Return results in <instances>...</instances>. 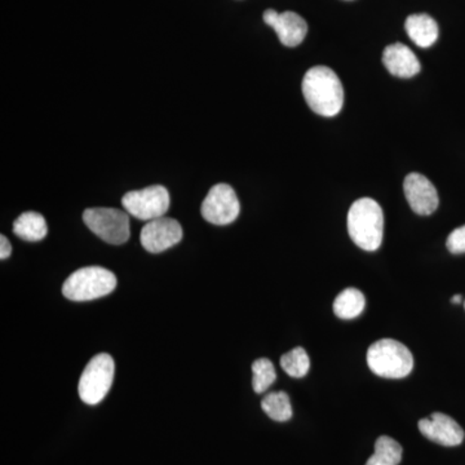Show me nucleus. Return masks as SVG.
I'll use <instances>...</instances> for the list:
<instances>
[{
    "label": "nucleus",
    "instance_id": "1a4fd4ad",
    "mask_svg": "<svg viewBox=\"0 0 465 465\" xmlns=\"http://www.w3.org/2000/svg\"><path fill=\"white\" fill-rule=\"evenodd\" d=\"M183 240V228L171 217H159L143 226L140 241L143 249L152 253L163 252Z\"/></svg>",
    "mask_w": 465,
    "mask_h": 465
},
{
    "label": "nucleus",
    "instance_id": "9d476101",
    "mask_svg": "<svg viewBox=\"0 0 465 465\" xmlns=\"http://www.w3.org/2000/svg\"><path fill=\"white\" fill-rule=\"evenodd\" d=\"M403 192L410 207L420 216L432 215L439 208V193L432 183L421 173L407 174Z\"/></svg>",
    "mask_w": 465,
    "mask_h": 465
},
{
    "label": "nucleus",
    "instance_id": "4468645a",
    "mask_svg": "<svg viewBox=\"0 0 465 465\" xmlns=\"http://www.w3.org/2000/svg\"><path fill=\"white\" fill-rule=\"evenodd\" d=\"M405 29L410 39L420 48L432 47L439 39V25L430 15H411L407 17Z\"/></svg>",
    "mask_w": 465,
    "mask_h": 465
},
{
    "label": "nucleus",
    "instance_id": "0eeeda50",
    "mask_svg": "<svg viewBox=\"0 0 465 465\" xmlns=\"http://www.w3.org/2000/svg\"><path fill=\"white\" fill-rule=\"evenodd\" d=\"M170 203V193L162 185L128 192L122 198L125 213L143 222H152L166 215Z\"/></svg>",
    "mask_w": 465,
    "mask_h": 465
},
{
    "label": "nucleus",
    "instance_id": "6ab92c4d",
    "mask_svg": "<svg viewBox=\"0 0 465 465\" xmlns=\"http://www.w3.org/2000/svg\"><path fill=\"white\" fill-rule=\"evenodd\" d=\"M281 367L291 378H304L311 367V360L305 349L298 347L281 357Z\"/></svg>",
    "mask_w": 465,
    "mask_h": 465
},
{
    "label": "nucleus",
    "instance_id": "39448f33",
    "mask_svg": "<svg viewBox=\"0 0 465 465\" xmlns=\"http://www.w3.org/2000/svg\"><path fill=\"white\" fill-rule=\"evenodd\" d=\"M114 371V360L108 353L92 358L79 381L78 393L81 400L94 406L105 399L112 388Z\"/></svg>",
    "mask_w": 465,
    "mask_h": 465
},
{
    "label": "nucleus",
    "instance_id": "a211bd4d",
    "mask_svg": "<svg viewBox=\"0 0 465 465\" xmlns=\"http://www.w3.org/2000/svg\"><path fill=\"white\" fill-rule=\"evenodd\" d=\"M262 409L272 420L284 423L292 418L290 397L284 391H272L262 401Z\"/></svg>",
    "mask_w": 465,
    "mask_h": 465
},
{
    "label": "nucleus",
    "instance_id": "f3484780",
    "mask_svg": "<svg viewBox=\"0 0 465 465\" xmlns=\"http://www.w3.org/2000/svg\"><path fill=\"white\" fill-rule=\"evenodd\" d=\"M402 460V446L396 440L381 436L376 440L375 452L366 465H399Z\"/></svg>",
    "mask_w": 465,
    "mask_h": 465
},
{
    "label": "nucleus",
    "instance_id": "dca6fc26",
    "mask_svg": "<svg viewBox=\"0 0 465 465\" xmlns=\"http://www.w3.org/2000/svg\"><path fill=\"white\" fill-rule=\"evenodd\" d=\"M366 307L365 295L357 289H345L333 302V313L341 320H354Z\"/></svg>",
    "mask_w": 465,
    "mask_h": 465
},
{
    "label": "nucleus",
    "instance_id": "f8f14e48",
    "mask_svg": "<svg viewBox=\"0 0 465 465\" xmlns=\"http://www.w3.org/2000/svg\"><path fill=\"white\" fill-rule=\"evenodd\" d=\"M418 427L428 440L446 448L461 445L464 440L463 428L454 419L442 412H434L430 418L421 419Z\"/></svg>",
    "mask_w": 465,
    "mask_h": 465
},
{
    "label": "nucleus",
    "instance_id": "423d86ee",
    "mask_svg": "<svg viewBox=\"0 0 465 465\" xmlns=\"http://www.w3.org/2000/svg\"><path fill=\"white\" fill-rule=\"evenodd\" d=\"M84 224L101 240L119 246L130 240V216L116 208H88L84 213Z\"/></svg>",
    "mask_w": 465,
    "mask_h": 465
},
{
    "label": "nucleus",
    "instance_id": "4be33fe9",
    "mask_svg": "<svg viewBox=\"0 0 465 465\" xmlns=\"http://www.w3.org/2000/svg\"><path fill=\"white\" fill-rule=\"evenodd\" d=\"M11 243H9V241L7 240V238L5 237V235H2V237H0V259H8L9 256H11Z\"/></svg>",
    "mask_w": 465,
    "mask_h": 465
},
{
    "label": "nucleus",
    "instance_id": "b1692460",
    "mask_svg": "<svg viewBox=\"0 0 465 465\" xmlns=\"http://www.w3.org/2000/svg\"><path fill=\"white\" fill-rule=\"evenodd\" d=\"M464 307H465V302H464Z\"/></svg>",
    "mask_w": 465,
    "mask_h": 465
},
{
    "label": "nucleus",
    "instance_id": "f03ea898",
    "mask_svg": "<svg viewBox=\"0 0 465 465\" xmlns=\"http://www.w3.org/2000/svg\"><path fill=\"white\" fill-rule=\"evenodd\" d=\"M348 232L360 249L376 251L381 246L384 215L381 204L371 198H361L348 213Z\"/></svg>",
    "mask_w": 465,
    "mask_h": 465
},
{
    "label": "nucleus",
    "instance_id": "9b49d317",
    "mask_svg": "<svg viewBox=\"0 0 465 465\" xmlns=\"http://www.w3.org/2000/svg\"><path fill=\"white\" fill-rule=\"evenodd\" d=\"M262 18L266 25L273 27L281 43L286 47H298L307 36V21L295 12L278 14L274 9H266Z\"/></svg>",
    "mask_w": 465,
    "mask_h": 465
},
{
    "label": "nucleus",
    "instance_id": "f257e3e1",
    "mask_svg": "<svg viewBox=\"0 0 465 465\" xmlns=\"http://www.w3.org/2000/svg\"><path fill=\"white\" fill-rule=\"evenodd\" d=\"M302 94L309 108L322 116H335L344 105V88L339 76L327 66L309 69L302 79Z\"/></svg>",
    "mask_w": 465,
    "mask_h": 465
},
{
    "label": "nucleus",
    "instance_id": "6e6552de",
    "mask_svg": "<svg viewBox=\"0 0 465 465\" xmlns=\"http://www.w3.org/2000/svg\"><path fill=\"white\" fill-rule=\"evenodd\" d=\"M241 204L234 189L228 183H217L202 202L201 213L213 225H229L240 215Z\"/></svg>",
    "mask_w": 465,
    "mask_h": 465
},
{
    "label": "nucleus",
    "instance_id": "5701e85b",
    "mask_svg": "<svg viewBox=\"0 0 465 465\" xmlns=\"http://www.w3.org/2000/svg\"><path fill=\"white\" fill-rule=\"evenodd\" d=\"M461 300H463L461 295H455L454 298L451 299V302L452 304H460Z\"/></svg>",
    "mask_w": 465,
    "mask_h": 465
},
{
    "label": "nucleus",
    "instance_id": "7ed1b4c3",
    "mask_svg": "<svg viewBox=\"0 0 465 465\" xmlns=\"http://www.w3.org/2000/svg\"><path fill=\"white\" fill-rule=\"evenodd\" d=\"M367 365L381 378L403 379L411 374L414 357L402 342L381 339L367 351Z\"/></svg>",
    "mask_w": 465,
    "mask_h": 465
},
{
    "label": "nucleus",
    "instance_id": "412c9836",
    "mask_svg": "<svg viewBox=\"0 0 465 465\" xmlns=\"http://www.w3.org/2000/svg\"><path fill=\"white\" fill-rule=\"evenodd\" d=\"M446 246H448L450 252L455 253V255L465 253V225L455 229V231L449 235Z\"/></svg>",
    "mask_w": 465,
    "mask_h": 465
},
{
    "label": "nucleus",
    "instance_id": "aec40b11",
    "mask_svg": "<svg viewBox=\"0 0 465 465\" xmlns=\"http://www.w3.org/2000/svg\"><path fill=\"white\" fill-rule=\"evenodd\" d=\"M252 388L258 394L264 393L277 379L273 363L268 358H260L252 363Z\"/></svg>",
    "mask_w": 465,
    "mask_h": 465
},
{
    "label": "nucleus",
    "instance_id": "ddd939ff",
    "mask_svg": "<svg viewBox=\"0 0 465 465\" xmlns=\"http://www.w3.org/2000/svg\"><path fill=\"white\" fill-rule=\"evenodd\" d=\"M382 64L391 75L399 78H412L420 72V61L414 52L402 43L388 45L382 54Z\"/></svg>",
    "mask_w": 465,
    "mask_h": 465
},
{
    "label": "nucleus",
    "instance_id": "20e7f679",
    "mask_svg": "<svg viewBox=\"0 0 465 465\" xmlns=\"http://www.w3.org/2000/svg\"><path fill=\"white\" fill-rule=\"evenodd\" d=\"M116 287V277L101 266H85L67 277L63 293L72 302H90L109 295Z\"/></svg>",
    "mask_w": 465,
    "mask_h": 465
},
{
    "label": "nucleus",
    "instance_id": "2eb2a0df",
    "mask_svg": "<svg viewBox=\"0 0 465 465\" xmlns=\"http://www.w3.org/2000/svg\"><path fill=\"white\" fill-rule=\"evenodd\" d=\"M14 232L21 240L38 242L47 235L48 226L41 213L30 211L17 217L16 222L14 223Z\"/></svg>",
    "mask_w": 465,
    "mask_h": 465
}]
</instances>
